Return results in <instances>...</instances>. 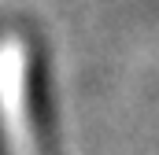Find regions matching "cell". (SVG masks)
Listing matches in <instances>:
<instances>
[{
    "mask_svg": "<svg viewBox=\"0 0 159 155\" xmlns=\"http://www.w3.org/2000/svg\"><path fill=\"white\" fill-rule=\"evenodd\" d=\"M22 104L30 118V137H34V155H63L59 144V115H56V89L48 74V52L44 41L34 37L26 63H22Z\"/></svg>",
    "mask_w": 159,
    "mask_h": 155,
    "instance_id": "obj_1",
    "label": "cell"
}]
</instances>
